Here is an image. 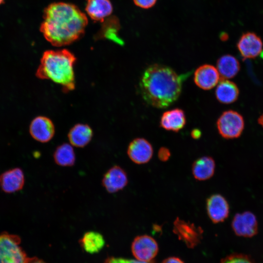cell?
I'll return each mask as SVG.
<instances>
[{
    "mask_svg": "<svg viewBox=\"0 0 263 263\" xmlns=\"http://www.w3.org/2000/svg\"><path fill=\"white\" fill-rule=\"evenodd\" d=\"M87 24L86 15L76 5L57 2L44 9L40 30L52 45L63 46L79 39L84 35Z\"/></svg>",
    "mask_w": 263,
    "mask_h": 263,
    "instance_id": "cell-1",
    "label": "cell"
},
{
    "mask_svg": "<svg viewBox=\"0 0 263 263\" xmlns=\"http://www.w3.org/2000/svg\"><path fill=\"white\" fill-rule=\"evenodd\" d=\"M132 252L136 259L151 262L158 252V245L154 239L147 235L136 237L132 244Z\"/></svg>",
    "mask_w": 263,
    "mask_h": 263,
    "instance_id": "cell-7",
    "label": "cell"
},
{
    "mask_svg": "<svg viewBox=\"0 0 263 263\" xmlns=\"http://www.w3.org/2000/svg\"><path fill=\"white\" fill-rule=\"evenodd\" d=\"M105 263H153L151 262H144L137 259H129L122 258L111 257L108 258Z\"/></svg>",
    "mask_w": 263,
    "mask_h": 263,
    "instance_id": "cell-26",
    "label": "cell"
},
{
    "mask_svg": "<svg viewBox=\"0 0 263 263\" xmlns=\"http://www.w3.org/2000/svg\"><path fill=\"white\" fill-rule=\"evenodd\" d=\"M184 77L167 66L151 65L145 70L140 79L142 97L153 107L167 108L179 97Z\"/></svg>",
    "mask_w": 263,
    "mask_h": 263,
    "instance_id": "cell-2",
    "label": "cell"
},
{
    "mask_svg": "<svg viewBox=\"0 0 263 263\" xmlns=\"http://www.w3.org/2000/svg\"><path fill=\"white\" fill-rule=\"evenodd\" d=\"M128 183L127 173L123 169L117 165L109 169L102 180L103 187L110 193H115L123 189Z\"/></svg>",
    "mask_w": 263,
    "mask_h": 263,
    "instance_id": "cell-12",
    "label": "cell"
},
{
    "mask_svg": "<svg viewBox=\"0 0 263 263\" xmlns=\"http://www.w3.org/2000/svg\"><path fill=\"white\" fill-rule=\"evenodd\" d=\"M29 132L36 141L41 143H47L54 137L55 128L50 118L44 116H38L31 121L29 126Z\"/></svg>",
    "mask_w": 263,
    "mask_h": 263,
    "instance_id": "cell-9",
    "label": "cell"
},
{
    "mask_svg": "<svg viewBox=\"0 0 263 263\" xmlns=\"http://www.w3.org/2000/svg\"><path fill=\"white\" fill-rule=\"evenodd\" d=\"M75 55L67 49L47 50L41 58L36 75L41 79H49L61 86L64 92L75 87L74 66Z\"/></svg>",
    "mask_w": 263,
    "mask_h": 263,
    "instance_id": "cell-3",
    "label": "cell"
},
{
    "mask_svg": "<svg viewBox=\"0 0 263 263\" xmlns=\"http://www.w3.org/2000/svg\"><path fill=\"white\" fill-rule=\"evenodd\" d=\"M231 226L235 233L241 237H252L258 232V221L256 216L246 211L236 214Z\"/></svg>",
    "mask_w": 263,
    "mask_h": 263,
    "instance_id": "cell-8",
    "label": "cell"
},
{
    "mask_svg": "<svg viewBox=\"0 0 263 263\" xmlns=\"http://www.w3.org/2000/svg\"><path fill=\"white\" fill-rule=\"evenodd\" d=\"M113 5L110 0H87L85 10L93 20L103 22L113 11Z\"/></svg>",
    "mask_w": 263,
    "mask_h": 263,
    "instance_id": "cell-17",
    "label": "cell"
},
{
    "mask_svg": "<svg viewBox=\"0 0 263 263\" xmlns=\"http://www.w3.org/2000/svg\"><path fill=\"white\" fill-rule=\"evenodd\" d=\"M215 169L214 159L210 156H205L194 161L192 165V173L195 179L205 181L213 175Z\"/></svg>",
    "mask_w": 263,
    "mask_h": 263,
    "instance_id": "cell-19",
    "label": "cell"
},
{
    "mask_svg": "<svg viewBox=\"0 0 263 263\" xmlns=\"http://www.w3.org/2000/svg\"><path fill=\"white\" fill-rule=\"evenodd\" d=\"M153 152L151 145L143 138H136L132 140L127 149L129 157L137 164L148 163L151 159Z\"/></svg>",
    "mask_w": 263,
    "mask_h": 263,
    "instance_id": "cell-10",
    "label": "cell"
},
{
    "mask_svg": "<svg viewBox=\"0 0 263 263\" xmlns=\"http://www.w3.org/2000/svg\"><path fill=\"white\" fill-rule=\"evenodd\" d=\"M24 183V173L22 170L19 168L5 171L0 177L1 188L6 193H13L22 189Z\"/></svg>",
    "mask_w": 263,
    "mask_h": 263,
    "instance_id": "cell-15",
    "label": "cell"
},
{
    "mask_svg": "<svg viewBox=\"0 0 263 263\" xmlns=\"http://www.w3.org/2000/svg\"><path fill=\"white\" fill-rule=\"evenodd\" d=\"M20 238L7 233L0 234V263H26L27 257L20 246Z\"/></svg>",
    "mask_w": 263,
    "mask_h": 263,
    "instance_id": "cell-4",
    "label": "cell"
},
{
    "mask_svg": "<svg viewBox=\"0 0 263 263\" xmlns=\"http://www.w3.org/2000/svg\"><path fill=\"white\" fill-rule=\"evenodd\" d=\"M239 94L237 86L233 82L222 78L218 84L215 91L217 100L224 104L235 102Z\"/></svg>",
    "mask_w": 263,
    "mask_h": 263,
    "instance_id": "cell-20",
    "label": "cell"
},
{
    "mask_svg": "<svg viewBox=\"0 0 263 263\" xmlns=\"http://www.w3.org/2000/svg\"><path fill=\"white\" fill-rule=\"evenodd\" d=\"M170 152L169 149L166 147H161L158 151V158L162 161H168L170 157Z\"/></svg>",
    "mask_w": 263,
    "mask_h": 263,
    "instance_id": "cell-27",
    "label": "cell"
},
{
    "mask_svg": "<svg viewBox=\"0 0 263 263\" xmlns=\"http://www.w3.org/2000/svg\"><path fill=\"white\" fill-rule=\"evenodd\" d=\"M80 242L84 249L89 253H95L104 246L105 240L103 236L95 231L85 233Z\"/></svg>",
    "mask_w": 263,
    "mask_h": 263,
    "instance_id": "cell-23",
    "label": "cell"
},
{
    "mask_svg": "<svg viewBox=\"0 0 263 263\" xmlns=\"http://www.w3.org/2000/svg\"><path fill=\"white\" fill-rule=\"evenodd\" d=\"M220 263H256L249 256L240 254L233 253L223 258Z\"/></svg>",
    "mask_w": 263,
    "mask_h": 263,
    "instance_id": "cell-25",
    "label": "cell"
},
{
    "mask_svg": "<svg viewBox=\"0 0 263 263\" xmlns=\"http://www.w3.org/2000/svg\"><path fill=\"white\" fill-rule=\"evenodd\" d=\"M201 135V131L198 129H194L191 132V136L193 139H197L200 137Z\"/></svg>",
    "mask_w": 263,
    "mask_h": 263,
    "instance_id": "cell-30",
    "label": "cell"
},
{
    "mask_svg": "<svg viewBox=\"0 0 263 263\" xmlns=\"http://www.w3.org/2000/svg\"><path fill=\"white\" fill-rule=\"evenodd\" d=\"M53 159L61 167H72L75 162V154L73 146L68 143L59 145L54 151Z\"/></svg>",
    "mask_w": 263,
    "mask_h": 263,
    "instance_id": "cell-22",
    "label": "cell"
},
{
    "mask_svg": "<svg viewBox=\"0 0 263 263\" xmlns=\"http://www.w3.org/2000/svg\"><path fill=\"white\" fill-rule=\"evenodd\" d=\"M217 69L223 79L234 77L239 72L240 65L236 58L230 55L220 57L217 61Z\"/></svg>",
    "mask_w": 263,
    "mask_h": 263,
    "instance_id": "cell-21",
    "label": "cell"
},
{
    "mask_svg": "<svg viewBox=\"0 0 263 263\" xmlns=\"http://www.w3.org/2000/svg\"><path fill=\"white\" fill-rule=\"evenodd\" d=\"M173 232L187 247L193 248L200 243L203 230L200 226L177 217L173 222Z\"/></svg>",
    "mask_w": 263,
    "mask_h": 263,
    "instance_id": "cell-6",
    "label": "cell"
},
{
    "mask_svg": "<svg viewBox=\"0 0 263 263\" xmlns=\"http://www.w3.org/2000/svg\"><path fill=\"white\" fill-rule=\"evenodd\" d=\"M206 208L209 219L214 223L224 222L229 215V204L221 194H215L209 196L207 200Z\"/></svg>",
    "mask_w": 263,
    "mask_h": 263,
    "instance_id": "cell-13",
    "label": "cell"
},
{
    "mask_svg": "<svg viewBox=\"0 0 263 263\" xmlns=\"http://www.w3.org/2000/svg\"><path fill=\"white\" fill-rule=\"evenodd\" d=\"M135 5L142 8H149L152 7L157 0H133Z\"/></svg>",
    "mask_w": 263,
    "mask_h": 263,
    "instance_id": "cell-28",
    "label": "cell"
},
{
    "mask_svg": "<svg viewBox=\"0 0 263 263\" xmlns=\"http://www.w3.org/2000/svg\"><path fill=\"white\" fill-rule=\"evenodd\" d=\"M220 74L217 68L209 64L199 67L194 74V81L202 89L208 90L214 87L219 82Z\"/></svg>",
    "mask_w": 263,
    "mask_h": 263,
    "instance_id": "cell-14",
    "label": "cell"
},
{
    "mask_svg": "<svg viewBox=\"0 0 263 263\" xmlns=\"http://www.w3.org/2000/svg\"><path fill=\"white\" fill-rule=\"evenodd\" d=\"M258 123L263 127V113L259 118Z\"/></svg>",
    "mask_w": 263,
    "mask_h": 263,
    "instance_id": "cell-32",
    "label": "cell"
},
{
    "mask_svg": "<svg viewBox=\"0 0 263 263\" xmlns=\"http://www.w3.org/2000/svg\"><path fill=\"white\" fill-rule=\"evenodd\" d=\"M119 24L118 19L114 17L107 19L103 21L101 28L98 33L99 38H106L112 40L119 44H122V41L117 36Z\"/></svg>",
    "mask_w": 263,
    "mask_h": 263,
    "instance_id": "cell-24",
    "label": "cell"
},
{
    "mask_svg": "<svg viewBox=\"0 0 263 263\" xmlns=\"http://www.w3.org/2000/svg\"><path fill=\"white\" fill-rule=\"evenodd\" d=\"M244 125L243 116L232 110L224 112L217 121V127L220 134L226 139L240 136L244 130Z\"/></svg>",
    "mask_w": 263,
    "mask_h": 263,
    "instance_id": "cell-5",
    "label": "cell"
},
{
    "mask_svg": "<svg viewBox=\"0 0 263 263\" xmlns=\"http://www.w3.org/2000/svg\"><path fill=\"white\" fill-rule=\"evenodd\" d=\"M5 0H0V5L4 3Z\"/></svg>",
    "mask_w": 263,
    "mask_h": 263,
    "instance_id": "cell-33",
    "label": "cell"
},
{
    "mask_svg": "<svg viewBox=\"0 0 263 263\" xmlns=\"http://www.w3.org/2000/svg\"><path fill=\"white\" fill-rule=\"evenodd\" d=\"M237 48L244 58H254L258 56L263 49V41L253 32H246L240 37L237 44Z\"/></svg>",
    "mask_w": 263,
    "mask_h": 263,
    "instance_id": "cell-11",
    "label": "cell"
},
{
    "mask_svg": "<svg viewBox=\"0 0 263 263\" xmlns=\"http://www.w3.org/2000/svg\"><path fill=\"white\" fill-rule=\"evenodd\" d=\"M93 132L91 128L87 124H77L74 126L69 131L68 138L70 143L76 148H83L91 141Z\"/></svg>",
    "mask_w": 263,
    "mask_h": 263,
    "instance_id": "cell-18",
    "label": "cell"
},
{
    "mask_svg": "<svg viewBox=\"0 0 263 263\" xmlns=\"http://www.w3.org/2000/svg\"><path fill=\"white\" fill-rule=\"evenodd\" d=\"M186 122L184 112L176 108L164 112L161 116L160 124L166 130L177 132L184 128Z\"/></svg>",
    "mask_w": 263,
    "mask_h": 263,
    "instance_id": "cell-16",
    "label": "cell"
},
{
    "mask_svg": "<svg viewBox=\"0 0 263 263\" xmlns=\"http://www.w3.org/2000/svg\"><path fill=\"white\" fill-rule=\"evenodd\" d=\"M161 263H184L180 258L170 257L164 260Z\"/></svg>",
    "mask_w": 263,
    "mask_h": 263,
    "instance_id": "cell-29",
    "label": "cell"
},
{
    "mask_svg": "<svg viewBox=\"0 0 263 263\" xmlns=\"http://www.w3.org/2000/svg\"><path fill=\"white\" fill-rule=\"evenodd\" d=\"M26 263H45L43 261L37 258H27Z\"/></svg>",
    "mask_w": 263,
    "mask_h": 263,
    "instance_id": "cell-31",
    "label": "cell"
}]
</instances>
